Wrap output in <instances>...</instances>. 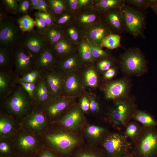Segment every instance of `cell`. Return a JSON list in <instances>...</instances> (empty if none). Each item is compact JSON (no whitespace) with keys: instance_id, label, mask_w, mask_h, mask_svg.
Here are the masks:
<instances>
[{"instance_id":"obj_42","label":"cell","mask_w":157,"mask_h":157,"mask_svg":"<svg viewBox=\"0 0 157 157\" xmlns=\"http://www.w3.org/2000/svg\"><path fill=\"white\" fill-rule=\"evenodd\" d=\"M139 130L137 126L134 123L129 124L126 127L125 134L127 137L133 139L138 135Z\"/></svg>"},{"instance_id":"obj_10","label":"cell","mask_w":157,"mask_h":157,"mask_svg":"<svg viewBox=\"0 0 157 157\" xmlns=\"http://www.w3.org/2000/svg\"><path fill=\"white\" fill-rule=\"evenodd\" d=\"M131 104L125 100L117 102L109 112V116L112 122L117 125L124 124L132 111Z\"/></svg>"},{"instance_id":"obj_11","label":"cell","mask_w":157,"mask_h":157,"mask_svg":"<svg viewBox=\"0 0 157 157\" xmlns=\"http://www.w3.org/2000/svg\"><path fill=\"white\" fill-rule=\"evenodd\" d=\"M130 144L124 136L119 134L114 133L106 138L104 146L108 153L114 156L125 150L130 146Z\"/></svg>"},{"instance_id":"obj_7","label":"cell","mask_w":157,"mask_h":157,"mask_svg":"<svg viewBox=\"0 0 157 157\" xmlns=\"http://www.w3.org/2000/svg\"><path fill=\"white\" fill-rule=\"evenodd\" d=\"M102 14L103 19L102 20L112 33L120 35L126 31V25L122 8L113 9Z\"/></svg>"},{"instance_id":"obj_27","label":"cell","mask_w":157,"mask_h":157,"mask_svg":"<svg viewBox=\"0 0 157 157\" xmlns=\"http://www.w3.org/2000/svg\"><path fill=\"white\" fill-rule=\"evenodd\" d=\"M48 12L54 18V15H59L65 11L66 9L65 2L61 0L47 1Z\"/></svg>"},{"instance_id":"obj_21","label":"cell","mask_w":157,"mask_h":157,"mask_svg":"<svg viewBox=\"0 0 157 157\" xmlns=\"http://www.w3.org/2000/svg\"><path fill=\"white\" fill-rule=\"evenodd\" d=\"M51 47L57 57L60 59L71 54L74 49L72 42L65 36Z\"/></svg>"},{"instance_id":"obj_4","label":"cell","mask_w":157,"mask_h":157,"mask_svg":"<svg viewBox=\"0 0 157 157\" xmlns=\"http://www.w3.org/2000/svg\"><path fill=\"white\" fill-rule=\"evenodd\" d=\"M20 45L37 57L49 46L43 34L37 29L24 33Z\"/></svg>"},{"instance_id":"obj_49","label":"cell","mask_w":157,"mask_h":157,"mask_svg":"<svg viewBox=\"0 0 157 157\" xmlns=\"http://www.w3.org/2000/svg\"><path fill=\"white\" fill-rule=\"evenodd\" d=\"M48 5L47 1L39 0L38 5L34 9V10H37L39 11H42L46 13H48Z\"/></svg>"},{"instance_id":"obj_33","label":"cell","mask_w":157,"mask_h":157,"mask_svg":"<svg viewBox=\"0 0 157 157\" xmlns=\"http://www.w3.org/2000/svg\"><path fill=\"white\" fill-rule=\"evenodd\" d=\"M84 81L85 85L91 87H95L98 85V78L96 71L93 68H88L84 75Z\"/></svg>"},{"instance_id":"obj_39","label":"cell","mask_w":157,"mask_h":157,"mask_svg":"<svg viewBox=\"0 0 157 157\" xmlns=\"http://www.w3.org/2000/svg\"><path fill=\"white\" fill-rule=\"evenodd\" d=\"M104 131V129L103 128L93 125L89 126L86 129L87 135L94 139H97L100 137Z\"/></svg>"},{"instance_id":"obj_5","label":"cell","mask_w":157,"mask_h":157,"mask_svg":"<svg viewBox=\"0 0 157 157\" xmlns=\"http://www.w3.org/2000/svg\"><path fill=\"white\" fill-rule=\"evenodd\" d=\"M16 71L22 76L35 68L37 57L20 45L13 50Z\"/></svg>"},{"instance_id":"obj_54","label":"cell","mask_w":157,"mask_h":157,"mask_svg":"<svg viewBox=\"0 0 157 157\" xmlns=\"http://www.w3.org/2000/svg\"><path fill=\"white\" fill-rule=\"evenodd\" d=\"M9 150V146L6 142H1L0 144V150L3 152H6Z\"/></svg>"},{"instance_id":"obj_51","label":"cell","mask_w":157,"mask_h":157,"mask_svg":"<svg viewBox=\"0 0 157 157\" xmlns=\"http://www.w3.org/2000/svg\"><path fill=\"white\" fill-rule=\"evenodd\" d=\"M90 110L92 112H97L99 110V105L97 101L92 97L90 98Z\"/></svg>"},{"instance_id":"obj_14","label":"cell","mask_w":157,"mask_h":157,"mask_svg":"<svg viewBox=\"0 0 157 157\" xmlns=\"http://www.w3.org/2000/svg\"><path fill=\"white\" fill-rule=\"evenodd\" d=\"M81 76L75 72L69 73L64 77V92L69 97H74L80 94L83 88Z\"/></svg>"},{"instance_id":"obj_28","label":"cell","mask_w":157,"mask_h":157,"mask_svg":"<svg viewBox=\"0 0 157 157\" xmlns=\"http://www.w3.org/2000/svg\"><path fill=\"white\" fill-rule=\"evenodd\" d=\"M19 28L23 33L33 30L36 22L28 15H23L17 19Z\"/></svg>"},{"instance_id":"obj_52","label":"cell","mask_w":157,"mask_h":157,"mask_svg":"<svg viewBox=\"0 0 157 157\" xmlns=\"http://www.w3.org/2000/svg\"><path fill=\"white\" fill-rule=\"evenodd\" d=\"M116 71L113 68H110L106 71L104 75V78L107 79L112 78L115 74Z\"/></svg>"},{"instance_id":"obj_13","label":"cell","mask_w":157,"mask_h":157,"mask_svg":"<svg viewBox=\"0 0 157 157\" xmlns=\"http://www.w3.org/2000/svg\"><path fill=\"white\" fill-rule=\"evenodd\" d=\"M129 88L127 82L124 80L120 79L111 82L105 87V97L109 99L122 98L126 94Z\"/></svg>"},{"instance_id":"obj_45","label":"cell","mask_w":157,"mask_h":157,"mask_svg":"<svg viewBox=\"0 0 157 157\" xmlns=\"http://www.w3.org/2000/svg\"><path fill=\"white\" fill-rule=\"evenodd\" d=\"M27 92L31 99L34 98L36 84L34 83H28L24 82L18 83Z\"/></svg>"},{"instance_id":"obj_48","label":"cell","mask_w":157,"mask_h":157,"mask_svg":"<svg viewBox=\"0 0 157 157\" xmlns=\"http://www.w3.org/2000/svg\"><path fill=\"white\" fill-rule=\"evenodd\" d=\"M112 65V61L106 58L99 61L98 66L101 71H106L110 68Z\"/></svg>"},{"instance_id":"obj_55","label":"cell","mask_w":157,"mask_h":157,"mask_svg":"<svg viewBox=\"0 0 157 157\" xmlns=\"http://www.w3.org/2000/svg\"><path fill=\"white\" fill-rule=\"evenodd\" d=\"M30 3V10H34V9L38 5L39 0H29Z\"/></svg>"},{"instance_id":"obj_18","label":"cell","mask_w":157,"mask_h":157,"mask_svg":"<svg viewBox=\"0 0 157 157\" xmlns=\"http://www.w3.org/2000/svg\"><path fill=\"white\" fill-rule=\"evenodd\" d=\"M36 84L33 99H35L39 103L48 104L55 98L51 93L42 75Z\"/></svg>"},{"instance_id":"obj_47","label":"cell","mask_w":157,"mask_h":157,"mask_svg":"<svg viewBox=\"0 0 157 157\" xmlns=\"http://www.w3.org/2000/svg\"><path fill=\"white\" fill-rule=\"evenodd\" d=\"M19 6V12L22 13L24 15H28V11L30 8L29 0H18Z\"/></svg>"},{"instance_id":"obj_40","label":"cell","mask_w":157,"mask_h":157,"mask_svg":"<svg viewBox=\"0 0 157 157\" xmlns=\"http://www.w3.org/2000/svg\"><path fill=\"white\" fill-rule=\"evenodd\" d=\"M12 124L9 120L4 117H1L0 120V133L1 135L10 133L13 129Z\"/></svg>"},{"instance_id":"obj_34","label":"cell","mask_w":157,"mask_h":157,"mask_svg":"<svg viewBox=\"0 0 157 157\" xmlns=\"http://www.w3.org/2000/svg\"><path fill=\"white\" fill-rule=\"evenodd\" d=\"M79 51L82 60L86 62L92 61L94 59L92 53L90 44L83 42L79 46Z\"/></svg>"},{"instance_id":"obj_46","label":"cell","mask_w":157,"mask_h":157,"mask_svg":"<svg viewBox=\"0 0 157 157\" xmlns=\"http://www.w3.org/2000/svg\"><path fill=\"white\" fill-rule=\"evenodd\" d=\"M33 15L36 22V29L43 33L46 30L48 26L42 19L35 14Z\"/></svg>"},{"instance_id":"obj_15","label":"cell","mask_w":157,"mask_h":157,"mask_svg":"<svg viewBox=\"0 0 157 157\" xmlns=\"http://www.w3.org/2000/svg\"><path fill=\"white\" fill-rule=\"evenodd\" d=\"M51 47L48 46L37 57L35 68L42 72L53 68L58 61Z\"/></svg>"},{"instance_id":"obj_38","label":"cell","mask_w":157,"mask_h":157,"mask_svg":"<svg viewBox=\"0 0 157 157\" xmlns=\"http://www.w3.org/2000/svg\"><path fill=\"white\" fill-rule=\"evenodd\" d=\"M97 19V15L92 13H84L79 17V22L82 24L88 25L92 24Z\"/></svg>"},{"instance_id":"obj_19","label":"cell","mask_w":157,"mask_h":157,"mask_svg":"<svg viewBox=\"0 0 157 157\" xmlns=\"http://www.w3.org/2000/svg\"><path fill=\"white\" fill-rule=\"evenodd\" d=\"M74 100L73 97L62 96L54 98L47 104L46 110L48 114L52 117L57 116L68 107Z\"/></svg>"},{"instance_id":"obj_12","label":"cell","mask_w":157,"mask_h":157,"mask_svg":"<svg viewBox=\"0 0 157 157\" xmlns=\"http://www.w3.org/2000/svg\"><path fill=\"white\" fill-rule=\"evenodd\" d=\"M47 139L56 147L64 151L70 150L78 143V140L75 137L66 133L51 134L47 137Z\"/></svg>"},{"instance_id":"obj_8","label":"cell","mask_w":157,"mask_h":157,"mask_svg":"<svg viewBox=\"0 0 157 157\" xmlns=\"http://www.w3.org/2000/svg\"><path fill=\"white\" fill-rule=\"evenodd\" d=\"M42 75L55 98L62 96L64 92V76L63 72L53 68L43 72Z\"/></svg>"},{"instance_id":"obj_31","label":"cell","mask_w":157,"mask_h":157,"mask_svg":"<svg viewBox=\"0 0 157 157\" xmlns=\"http://www.w3.org/2000/svg\"><path fill=\"white\" fill-rule=\"evenodd\" d=\"M125 3L141 10L151 8L157 3V0H126Z\"/></svg>"},{"instance_id":"obj_58","label":"cell","mask_w":157,"mask_h":157,"mask_svg":"<svg viewBox=\"0 0 157 157\" xmlns=\"http://www.w3.org/2000/svg\"><path fill=\"white\" fill-rule=\"evenodd\" d=\"M41 157H54L51 154L48 152H45L41 156Z\"/></svg>"},{"instance_id":"obj_37","label":"cell","mask_w":157,"mask_h":157,"mask_svg":"<svg viewBox=\"0 0 157 157\" xmlns=\"http://www.w3.org/2000/svg\"><path fill=\"white\" fill-rule=\"evenodd\" d=\"M92 56L94 59L107 58L109 55L106 51L102 49L99 46L93 44H90Z\"/></svg>"},{"instance_id":"obj_16","label":"cell","mask_w":157,"mask_h":157,"mask_svg":"<svg viewBox=\"0 0 157 157\" xmlns=\"http://www.w3.org/2000/svg\"><path fill=\"white\" fill-rule=\"evenodd\" d=\"M83 120L81 109L77 106L72 107L60 120V123L67 128L73 131L80 128Z\"/></svg>"},{"instance_id":"obj_53","label":"cell","mask_w":157,"mask_h":157,"mask_svg":"<svg viewBox=\"0 0 157 157\" xmlns=\"http://www.w3.org/2000/svg\"><path fill=\"white\" fill-rule=\"evenodd\" d=\"M69 8L72 10H76L79 5L78 0H69L67 1Z\"/></svg>"},{"instance_id":"obj_17","label":"cell","mask_w":157,"mask_h":157,"mask_svg":"<svg viewBox=\"0 0 157 157\" xmlns=\"http://www.w3.org/2000/svg\"><path fill=\"white\" fill-rule=\"evenodd\" d=\"M111 33L110 29L101 20L88 30L86 36L92 44L100 46L104 39Z\"/></svg>"},{"instance_id":"obj_2","label":"cell","mask_w":157,"mask_h":157,"mask_svg":"<svg viewBox=\"0 0 157 157\" xmlns=\"http://www.w3.org/2000/svg\"><path fill=\"white\" fill-rule=\"evenodd\" d=\"M120 64L124 71L128 74L138 75L146 69L147 61L138 48H129L121 56Z\"/></svg>"},{"instance_id":"obj_50","label":"cell","mask_w":157,"mask_h":157,"mask_svg":"<svg viewBox=\"0 0 157 157\" xmlns=\"http://www.w3.org/2000/svg\"><path fill=\"white\" fill-rule=\"evenodd\" d=\"M81 110L84 112L88 111L90 109V102L88 98L83 97L81 102Z\"/></svg>"},{"instance_id":"obj_32","label":"cell","mask_w":157,"mask_h":157,"mask_svg":"<svg viewBox=\"0 0 157 157\" xmlns=\"http://www.w3.org/2000/svg\"><path fill=\"white\" fill-rule=\"evenodd\" d=\"M42 75V72L35 68L22 75L17 80L19 82L36 83Z\"/></svg>"},{"instance_id":"obj_22","label":"cell","mask_w":157,"mask_h":157,"mask_svg":"<svg viewBox=\"0 0 157 157\" xmlns=\"http://www.w3.org/2000/svg\"><path fill=\"white\" fill-rule=\"evenodd\" d=\"M43 33L48 44L51 47L65 36L63 29L56 24L48 26Z\"/></svg>"},{"instance_id":"obj_6","label":"cell","mask_w":157,"mask_h":157,"mask_svg":"<svg viewBox=\"0 0 157 157\" xmlns=\"http://www.w3.org/2000/svg\"><path fill=\"white\" fill-rule=\"evenodd\" d=\"M30 99L31 98L27 92L20 85L7 98L6 106L12 113L22 115L27 110Z\"/></svg>"},{"instance_id":"obj_56","label":"cell","mask_w":157,"mask_h":157,"mask_svg":"<svg viewBox=\"0 0 157 157\" xmlns=\"http://www.w3.org/2000/svg\"><path fill=\"white\" fill-rule=\"evenodd\" d=\"M78 157H97L95 155L88 153H85L80 155Z\"/></svg>"},{"instance_id":"obj_29","label":"cell","mask_w":157,"mask_h":157,"mask_svg":"<svg viewBox=\"0 0 157 157\" xmlns=\"http://www.w3.org/2000/svg\"><path fill=\"white\" fill-rule=\"evenodd\" d=\"M14 60L13 51L7 48L0 47V66L2 68L8 67Z\"/></svg>"},{"instance_id":"obj_44","label":"cell","mask_w":157,"mask_h":157,"mask_svg":"<svg viewBox=\"0 0 157 157\" xmlns=\"http://www.w3.org/2000/svg\"><path fill=\"white\" fill-rule=\"evenodd\" d=\"M70 15L67 12L64 11L58 15V17L55 20L56 25L61 27L66 24L70 19Z\"/></svg>"},{"instance_id":"obj_35","label":"cell","mask_w":157,"mask_h":157,"mask_svg":"<svg viewBox=\"0 0 157 157\" xmlns=\"http://www.w3.org/2000/svg\"><path fill=\"white\" fill-rule=\"evenodd\" d=\"M65 36L72 42L76 43L79 41V34L77 29L73 26L67 27L63 29Z\"/></svg>"},{"instance_id":"obj_23","label":"cell","mask_w":157,"mask_h":157,"mask_svg":"<svg viewBox=\"0 0 157 157\" xmlns=\"http://www.w3.org/2000/svg\"><path fill=\"white\" fill-rule=\"evenodd\" d=\"M13 78L6 71L0 72V95L1 97L7 96L13 85Z\"/></svg>"},{"instance_id":"obj_26","label":"cell","mask_w":157,"mask_h":157,"mask_svg":"<svg viewBox=\"0 0 157 157\" xmlns=\"http://www.w3.org/2000/svg\"><path fill=\"white\" fill-rule=\"evenodd\" d=\"M121 39L120 35L111 33L104 39L100 46L102 48L105 47L110 49L121 47Z\"/></svg>"},{"instance_id":"obj_24","label":"cell","mask_w":157,"mask_h":157,"mask_svg":"<svg viewBox=\"0 0 157 157\" xmlns=\"http://www.w3.org/2000/svg\"><path fill=\"white\" fill-rule=\"evenodd\" d=\"M135 119L147 128H155L157 126L156 120L149 114L140 111H136L133 115Z\"/></svg>"},{"instance_id":"obj_25","label":"cell","mask_w":157,"mask_h":157,"mask_svg":"<svg viewBox=\"0 0 157 157\" xmlns=\"http://www.w3.org/2000/svg\"><path fill=\"white\" fill-rule=\"evenodd\" d=\"M125 3L124 0H101L99 1L98 6L103 14L113 9L121 8Z\"/></svg>"},{"instance_id":"obj_3","label":"cell","mask_w":157,"mask_h":157,"mask_svg":"<svg viewBox=\"0 0 157 157\" xmlns=\"http://www.w3.org/2000/svg\"><path fill=\"white\" fill-rule=\"evenodd\" d=\"M122 9L126 25V31L135 37L142 36L146 20L142 10L125 3Z\"/></svg>"},{"instance_id":"obj_30","label":"cell","mask_w":157,"mask_h":157,"mask_svg":"<svg viewBox=\"0 0 157 157\" xmlns=\"http://www.w3.org/2000/svg\"><path fill=\"white\" fill-rule=\"evenodd\" d=\"M46 119L44 115L40 112H36L33 114L28 121V124L30 127L33 129H40L44 125Z\"/></svg>"},{"instance_id":"obj_36","label":"cell","mask_w":157,"mask_h":157,"mask_svg":"<svg viewBox=\"0 0 157 157\" xmlns=\"http://www.w3.org/2000/svg\"><path fill=\"white\" fill-rule=\"evenodd\" d=\"M36 143L35 138L32 136L26 135L21 137L19 140V144L24 149H28L33 147Z\"/></svg>"},{"instance_id":"obj_43","label":"cell","mask_w":157,"mask_h":157,"mask_svg":"<svg viewBox=\"0 0 157 157\" xmlns=\"http://www.w3.org/2000/svg\"><path fill=\"white\" fill-rule=\"evenodd\" d=\"M34 14L42 19L48 26L55 24L54 18L48 13L39 11L35 13Z\"/></svg>"},{"instance_id":"obj_9","label":"cell","mask_w":157,"mask_h":157,"mask_svg":"<svg viewBox=\"0 0 157 157\" xmlns=\"http://www.w3.org/2000/svg\"><path fill=\"white\" fill-rule=\"evenodd\" d=\"M138 143L141 153L146 157L157 152V130L155 128H147Z\"/></svg>"},{"instance_id":"obj_57","label":"cell","mask_w":157,"mask_h":157,"mask_svg":"<svg viewBox=\"0 0 157 157\" xmlns=\"http://www.w3.org/2000/svg\"><path fill=\"white\" fill-rule=\"evenodd\" d=\"M89 1L88 0H79V5L81 7L84 6L88 4Z\"/></svg>"},{"instance_id":"obj_59","label":"cell","mask_w":157,"mask_h":157,"mask_svg":"<svg viewBox=\"0 0 157 157\" xmlns=\"http://www.w3.org/2000/svg\"><path fill=\"white\" fill-rule=\"evenodd\" d=\"M154 13L157 15V3L151 8Z\"/></svg>"},{"instance_id":"obj_20","label":"cell","mask_w":157,"mask_h":157,"mask_svg":"<svg viewBox=\"0 0 157 157\" xmlns=\"http://www.w3.org/2000/svg\"><path fill=\"white\" fill-rule=\"evenodd\" d=\"M81 64V62L78 56L70 54L58 60L56 66L59 70L63 72L70 73L75 72Z\"/></svg>"},{"instance_id":"obj_1","label":"cell","mask_w":157,"mask_h":157,"mask_svg":"<svg viewBox=\"0 0 157 157\" xmlns=\"http://www.w3.org/2000/svg\"><path fill=\"white\" fill-rule=\"evenodd\" d=\"M24 33L17 19L6 17L0 20V46L13 50L20 45Z\"/></svg>"},{"instance_id":"obj_41","label":"cell","mask_w":157,"mask_h":157,"mask_svg":"<svg viewBox=\"0 0 157 157\" xmlns=\"http://www.w3.org/2000/svg\"><path fill=\"white\" fill-rule=\"evenodd\" d=\"M18 0H2V3L8 10L13 13L19 12V6Z\"/></svg>"}]
</instances>
